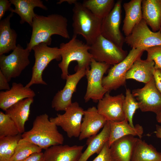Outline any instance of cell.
I'll return each instance as SVG.
<instances>
[{
  "instance_id": "6da1fadb",
  "label": "cell",
  "mask_w": 161,
  "mask_h": 161,
  "mask_svg": "<svg viewBox=\"0 0 161 161\" xmlns=\"http://www.w3.org/2000/svg\"><path fill=\"white\" fill-rule=\"evenodd\" d=\"M67 22L66 18L60 14H52L44 16L36 14L33 19L31 37L26 48L31 52L34 46L41 43L50 45L51 36L54 35L69 39Z\"/></svg>"
},
{
  "instance_id": "8fae6325",
  "label": "cell",
  "mask_w": 161,
  "mask_h": 161,
  "mask_svg": "<svg viewBox=\"0 0 161 161\" xmlns=\"http://www.w3.org/2000/svg\"><path fill=\"white\" fill-rule=\"evenodd\" d=\"M125 42L132 48H147L161 45V30L154 32L150 30L143 19L125 38Z\"/></svg>"
},
{
  "instance_id": "2e32d148",
  "label": "cell",
  "mask_w": 161,
  "mask_h": 161,
  "mask_svg": "<svg viewBox=\"0 0 161 161\" xmlns=\"http://www.w3.org/2000/svg\"><path fill=\"white\" fill-rule=\"evenodd\" d=\"M107 121L106 119L98 113L95 107L89 108L84 112L79 140H81L97 134Z\"/></svg>"
},
{
  "instance_id": "ffe728a7",
  "label": "cell",
  "mask_w": 161,
  "mask_h": 161,
  "mask_svg": "<svg viewBox=\"0 0 161 161\" xmlns=\"http://www.w3.org/2000/svg\"><path fill=\"white\" fill-rule=\"evenodd\" d=\"M10 1L15 7L14 9L12 8L10 11L11 13H16L20 16L21 18L20 22L21 24L26 22L31 26L33 19L36 14L34 11L35 7H39L45 10L47 9V7L40 0H10Z\"/></svg>"
},
{
  "instance_id": "ac0fdd59",
  "label": "cell",
  "mask_w": 161,
  "mask_h": 161,
  "mask_svg": "<svg viewBox=\"0 0 161 161\" xmlns=\"http://www.w3.org/2000/svg\"><path fill=\"white\" fill-rule=\"evenodd\" d=\"M35 92L21 83L13 82L10 89L0 92V108L5 111L11 106L23 99L33 98Z\"/></svg>"
},
{
  "instance_id": "e575fe53",
  "label": "cell",
  "mask_w": 161,
  "mask_h": 161,
  "mask_svg": "<svg viewBox=\"0 0 161 161\" xmlns=\"http://www.w3.org/2000/svg\"><path fill=\"white\" fill-rule=\"evenodd\" d=\"M92 161H112L108 141L105 143L97 156Z\"/></svg>"
},
{
  "instance_id": "8992f818",
  "label": "cell",
  "mask_w": 161,
  "mask_h": 161,
  "mask_svg": "<svg viewBox=\"0 0 161 161\" xmlns=\"http://www.w3.org/2000/svg\"><path fill=\"white\" fill-rule=\"evenodd\" d=\"M89 46V52L96 61L114 65L124 59L128 54L113 43L100 35Z\"/></svg>"
},
{
  "instance_id": "52a82bcc",
  "label": "cell",
  "mask_w": 161,
  "mask_h": 161,
  "mask_svg": "<svg viewBox=\"0 0 161 161\" xmlns=\"http://www.w3.org/2000/svg\"><path fill=\"white\" fill-rule=\"evenodd\" d=\"M144 51L142 49L132 48L124 59L110 69L107 76L103 77L102 82L107 92L125 85L127 72L134 61L141 58Z\"/></svg>"
},
{
  "instance_id": "b9f144b4",
  "label": "cell",
  "mask_w": 161,
  "mask_h": 161,
  "mask_svg": "<svg viewBox=\"0 0 161 161\" xmlns=\"http://www.w3.org/2000/svg\"><path fill=\"white\" fill-rule=\"evenodd\" d=\"M156 120L158 122L161 123V112L156 114Z\"/></svg>"
},
{
  "instance_id": "d6986e66",
  "label": "cell",
  "mask_w": 161,
  "mask_h": 161,
  "mask_svg": "<svg viewBox=\"0 0 161 161\" xmlns=\"http://www.w3.org/2000/svg\"><path fill=\"white\" fill-rule=\"evenodd\" d=\"M138 138L132 135H127L113 142L110 146L112 161H131Z\"/></svg>"
},
{
  "instance_id": "836d02e7",
  "label": "cell",
  "mask_w": 161,
  "mask_h": 161,
  "mask_svg": "<svg viewBox=\"0 0 161 161\" xmlns=\"http://www.w3.org/2000/svg\"><path fill=\"white\" fill-rule=\"evenodd\" d=\"M145 51L147 54L146 59L154 62L155 69H161V45L148 48Z\"/></svg>"
},
{
  "instance_id": "5bb4252c",
  "label": "cell",
  "mask_w": 161,
  "mask_h": 161,
  "mask_svg": "<svg viewBox=\"0 0 161 161\" xmlns=\"http://www.w3.org/2000/svg\"><path fill=\"white\" fill-rule=\"evenodd\" d=\"M125 96L122 94L111 95L106 92L103 97L98 101L97 109L98 113L107 121L120 122L126 119L123 110Z\"/></svg>"
},
{
  "instance_id": "cb8c5ba5",
  "label": "cell",
  "mask_w": 161,
  "mask_h": 161,
  "mask_svg": "<svg viewBox=\"0 0 161 161\" xmlns=\"http://www.w3.org/2000/svg\"><path fill=\"white\" fill-rule=\"evenodd\" d=\"M143 19L152 31H158L161 28V0H142Z\"/></svg>"
},
{
  "instance_id": "9a60e30c",
  "label": "cell",
  "mask_w": 161,
  "mask_h": 161,
  "mask_svg": "<svg viewBox=\"0 0 161 161\" xmlns=\"http://www.w3.org/2000/svg\"><path fill=\"white\" fill-rule=\"evenodd\" d=\"M86 71L85 69H81L67 76L64 86L58 91L53 98L51 103L52 108L57 111H65L71 105L72 95L79 82L85 75Z\"/></svg>"
},
{
  "instance_id": "7a4b0ae2",
  "label": "cell",
  "mask_w": 161,
  "mask_h": 161,
  "mask_svg": "<svg viewBox=\"0 0 161 161\" xmlns=\"http://www.w3.org/2000/svg\"><path fill=\"white\" fill-rule=\"evenodd\" d=\"M21 137L45 150L53 145L63 144L64 141L57 126L50 121L46 113L37 116L32 128L25 131Z\"/></svg>"
},
{
  "instance_id": "f1b7e54d",
  "label": "cell",
  "mask_w": 161,
  "mask_h": 161,
  "mask_svg": "<svg viewBox=\"0 0 161 161\" xmlns=\"http://www.w3.org/2000/svg\"><path fill=\"white\" fill-rule=\"evenodd\" d=\"M115 3L114 0H84L82 3L93 14L102 20L111 12Z\"/></svg>"
},
{
  "instance_id": "277c9868",
  "label": "cell",
  "mask_w": 161,
  "mask_h": 161,
  "mask_svg": "<svg viewBox=\"0 0 161 161\" xmlns=\"http://www.w3.org/2000/svg\"><path fill=\"white\" fill-rule=\"evenodd\" d=\"M73 35H80L90 45L100 35L102 19L96 16L78 1L72 9Z\"/></svg>"
},
{
  "instance_id": "3957f363",
  "label": "cell",
  "mask_w": 161,
  "mask_h": 161,
  "mask_svg": "<svg viewBox=\"0 0 161 161\" xmlns=\"http://www.w3.org/2000/svg\"><path fill=\"white\" fill-rule=\"evenodd\" d=\"M77 36L73 35L69 42L61 43L60 45L61 61L58 66L61 71V78L64 80H66L69 75V66L72 61L77 62L76 71L90 69L92 58L89 52V46L78 39Z\"/></svg>"
},
{
  "instance_id": "83f0119b",
  "label": "cell",
  "mask_w": 161,
  "mask_h": 161,
  "mask_svg": "<svg viewBox=\"0 0 161 161\" xmlns=\"http://www.w3.org/2000/svg\"><path fill=\"white\" fill-rule=\"evenodd\" d=\"M131 161H161V152L153 145L138 138Z\"/></svg>"
},
{
  "instance_id": "7402d4cb",
  "label": "cell",
  "mask_w": 161,
  "mask_h": 161,
  "mask_svg": "<svg viewBox=\"0 0 161 161\" xmlns=\"http://www.w3.org/2000/svg\"><path fill=\"white\" fill-rule=\"evenodd\" d=\"M142 0H131L123 5L125 15L122 31L126 36L130 35L134 27L143 19Z\"/></svg>"
},
{
  "instance_id": "5b68a950",
  "label": "cell",
  "mask_w": 161,
  "mask_h": 161,
  "mask_svg": "<svg viewBox=\"0 0 161 161\" xmlns=\"http://www.w3.org/2000/svg\"><path fill=\"white\" fill-rule=\"evenodd\" d=\"M35 61L32 68V74L30 82L25 86L30 87L35 84L47 85L42 78V74L49 63L53 60L61 59V50L58 47H50L47 44L41 43L32 48Z\"/></svg>"
},
{
  "instance_id": "44dd1931",
  "label": "cell",
  "mask_w": 161,
  "mask_h": 161,
  "mask_svg": "<svg viewBox=\"0 0 161 161\" xmlns=\"http://www.w3.org/2000/svg\"><path fill=\"white\" fill-rule=\"evenodd\" d=\"M33 101V98L23 99L11 106L5 111V113L14 122L21 134L25 131V124L28 120L31 105Z\"/></svg>"
},
{
  "instance_id": "484cf974",
  "label": "cell",
  "mask_w": 161,
  "mask_h": 161,
  "mask_svg": "<svg viewBox=\"0 0 161 161\" xmlns=\"http://www.w3.org/2000/svg\"><path fill=\"white\" fill-rule=\"evenodd\" d=\"M13 15L11 13L0 21V55L13 50L17 47V35L10 26V20Z\"/></svg>"
},
{
  "instance_id": "30bf717a",
  "label": "cell",
  "mask_w": 161,
  "mask_h": 161,
  "mask_svg": "<svg viewBox=\"0 0 161 161\" xmlns=\"http://www.w3.org/2000/svg\"><path fill=\"white\" fill-rule=\"evenodd\" d=\"M84 110L77 102L72 103L63 114L49 118L51 121L61 127L68 137H79Z\"/></svg>"
},
{
  "instance_id": "7bdbcfd3",
  "label": "cell",
  "mask_w": 161,
  "mask_h": 161,
  "mask_svg": "<svg viewBox=\"0 0 161 161\" xmlns=\"http://www.w3.org/2000/svg\"></svg>"
},
{
  "instance_id": "4316f807",
  "label": "cell",
  "mask_w": 161,
  "mask_h": 161,
  "mask_svg": "<svg viewBox=\"0 0 161 161\" xmlns=\"http://www.w3.org/2000/svg\"><path fill=\"white\" fill-rule=\"evenodd\" d=\"M110 131L108 144L109 146L116 140L127 135L137 136L141 139L143 133L142 126L138 124L131 126L126 118L120 122L109 121Z\"/></svg>"
},
{
  "instance_id": "74e56055",
  "label": "cell",
  "mask_w": 161,
  "mask_h": 161,
  "mask_svg": "<svg viewBox=\"0 0 161 161\" xmlns=\"http://www.w3.org/2000/svg\"><path fill=\"white\" fill-rule=\"evenodd\" d=\"M156 86L161 93V69H155L154 75Z\"/></svg>"
},
{
  "instance_id": "1f68e13d",
  "label": "cell",
  "mask_w": 161,
  "mask_h": 161,
  "mask_svg": "<svg viewBox=\"0 0 161 161\" xmlns=\"http://www.w3.org/2000/svg\"><path fill=\"white\" fill-rule=\"evenodd\" d=\"M20 134L14 122L7 114L0 112V138Z\"/></svg>"
},
{
  "instance_id": "f546056e",
  "label": "cell",
  "mask_w": 161,
  "mask_h": 161,
  "mask_svg": "<svg viewBox=\"0 0 161 161\" xmlns=\"http://www.w3.org/2000/svg\"><path fill=\"white\" fill-rule=\"evenodd\" d=\"M42 149L37 145L22 138L18 143L10 161H21L34 153L42 152Z\"/></svg>"
},
{
  "instance_id": "d4e9b609",
  "label": "cell",
  "mask_w": 161,
  "mask_h": 161,
  "mask_svg": "<svg viewBox=\"0 0 161 161\" xmlns=\"http://www.w3.org/2000/svg\"><path fill=\"white\" fill-rule=\"evenodd\" d=\"M110 131V123L107 121L99 133L88 138L86 142L87 148L82 153L78 161H87L93 154H98L105 143L108 141Z\"/></svg>"
},
{
  "instance_id": "8d00e7d4",
  "label": "cell",
  "mask_w": 161,
  "mask_h": 161,
  "mask_svg": "<svg viewBox=\"0 0 161 161\" xmlns=\"http://www.w3.org/2000/svg\"><path fill=\"white\" fill-rule=\"evenodd\" d=\"M21 161H44V153H34Z\"/></svg>"
},
{
  "instance_id": "e0dca14e",
  "label": "cell",
  "mask_w": 161,
  "mask_h": 161,
  "mask_svg": "<svg viewBox=\"0 0 161 161\" xmlns=\"http://www.w3.org/2000/svg\"><path fill=\"white\" fill-rule=\"evenodd\" d=\"M84 147L63 144L52 146L44 153V161H78Z\"/></svg>"
},
{
  "instance_id": "d590c367",
  "label": "cell",
  "mask_w": 161,
  "mask_h": 161,
  "mask_svg": "<svg viewBox=\"0 0 161 161\" xmlns=\"http://www.w3.org/2000/svg\"><path fill=\"white\" fill-rule=\"evenodd\" d=\"M11 3L10 1L8 0H0V20L4 16L5 12L8 11H10L12 8L11 7Z\"/></svg>"
},
{
  "instance_id": "603a6c76",
  "label": "cell",
  "mask_w": 161,
  "mask_h": 161,
  "mask_svg": "<svg viewBox=\"0 0 161 161\" xmlns=\"http://www.w3.org/2000/svg\"><path fill=\"white\" fill-rule=\"evenodd\" d=\"M155 69L153 61L143 60L139 58L134 61L127 72L126 79H133L146 84L154 78Z\"/></svg>"
},
{
  "instance_id": "ba28073f",
  "label": "cell",
  "mask_w": 161,
  "mask_h": 161,
  "mask_svg": "<svg viewBox=\"0 0 161 161\" xmlns=\"http://www.w3.org/2000/svg\"><path fill=\"white\" fill-rule=\"evenodd\" d=\"M110 66L106 63L98 62L92 59L90 68L86 70V72L87 85L84 97L85 102L90 99L95 102L98 101L108 92L103 86L102 82L103 75Z\"/></svg>"
},
{
  "instance_id": "f35d334b",
  "label": "cell",
  "mask_w": 161,
  "mask_h": 161,
  "mask_svg": "<svg viewBox=\"0 0 161 161\" xmlns=\"http://www.w3.org/2000/svg\"><path fill=\"white\" fill-rule=\"evenodd\" d=\"M6 77L0 70V90H9L10 89Z\"/></svg>"
},
{
  "instance_id": "d6a6232c",
  "label": "cell",
  "mask_w": 161,
  "mask_h": 161,
  "mask_svg": "<svg viewBox=\"0 0 161 161\" xmlns=\"http://www.w3.org/2000/svg\"><path fill=\"white\" fill-rule=\"evenodd\" d=\"M123 107L126 118L130 125L134 127L133 117L136 110L139 109V106L138 102L129 89L126 90Z\"/></svg>"
},
{
  "instance_id": "9c48e42d",
  "label": "cell",
  "mask_w": 161,
  "mask_h": 161,
  "mask_svg": "<svg viewBox=\"0 0 161 161\" xmlns=\"http://www.w3.org/2000/svg\"><path fill=\"white\" fill-rule=\"evenodd\" d=\"M30 51L23 48L19 44L7 55H0V70L8 82L13 78L20 76L23 71L30 64L29 57Z\"/></svg>"
},
{
  "instance_id": "4dcf8cb0",
  "label": "cell",
  "mask_w": 161,
  "mask_h": 161,
  "mask_svg": "<svg viewBox=\"0 0 161 161\" xmlns=\"http://www.w3.org/2000/svg\"><path fill=\"white\" fill-rule=\"evenodd\" d=\"M21 138V134L15 136L0 138V161H10L16 146Z\"/></svg>"
},
{
  "instance_id": "4fadbf2b",
  "label": "cell",
  "mask_w": 161,
  "mask_h": 161,
  "mask_svg": "<svg viewBox=\"0 0 161 161\" xmlns=\"http://www.w3.org/2000/svg\"><path fill=\"white\" fill-rule=\"evenodd\" d=\"M132 93L142 112L156 114L161 112V93L156 86L154 78L143 88L133 90Z\"/></svg>"
},
{
  "instance_id": "ab89813d",
  "label": "cell",
  "mask_w": 161,
  "mask_h": 161,
  "mask_svg": "<svg viewBox=\"0 0 161 161\" xmlns=\"http://www.w3.org/2000/svg\"><path fill=\"white\" fill-rule=\"evenodd\" d=\"M156 130L154 132L156 137L161 139V125H156Z\"/></svg>"
},
{
  "instance_id": "60d3db41",
  "label": "cell",
  "mask_w": 161,
  "mask_h": 161,
  "mask_svg": "<svg viewBox=\"0 0 161 161\" xmlns=\"http://www.w3.org/2000/svg\"><path fill=\"white\" fill-rule=\"evenodd\" d=\"M77 0H61L57 2V4H60L63 2H66L69 4H74Z\"/></svg>"
},
{
  "instance_id": "7c38bea8",
  "label": "cell",
  "mask_w": 161,
  "mask_h": 161,
  "mask_svg": "<svg viewBox=\"0 0 161 161\" xmlns=\"http://www.w3.org/2000/svg\"><path fill=\"white\" fill-rule=\"evenodd\" d=\"M122 1H116L111 12L103 19L100 30V35L122 48L125 42V38L120 30Z\"/></svg>"
}]
</instances>
